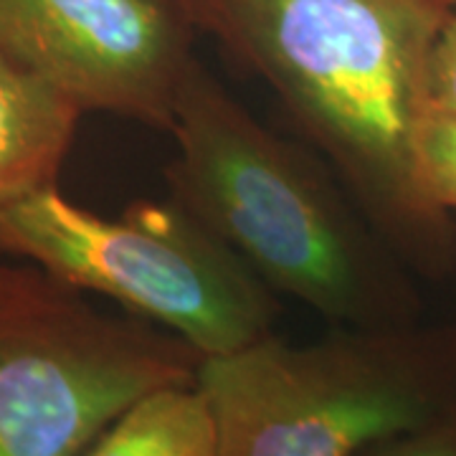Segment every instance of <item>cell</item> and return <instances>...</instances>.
Returning a JSON list of instances; mask_svg holds the SVG:
<instances>
[{"mask_svg":"<svg viewBox=\"0 0 456 456\" xmlns=\"http://www.w3.org/2000/svg\"><path fill=\"white\" fill-rule=\"evenodd\" d=\"M198 33L259 77L391 248L436 266L449 216L413 173L426 82L449 0H180Z\"/></svg>","mask_w":456,"mask_h":456,"instance_id":"cell-1","label":"cell"},{"mask_svg":"<svg viewBox=\"0 0 456 456\" xmlns=\"http://www.w3.org/2000/svg\"><path fill=\"white\" fill-rule=\"evenodd\" d=\"M165 165L167 198L218 236L266 289L335 325H408L388 241L335 170L246 110L206 66H188Z\"/></svg>","mask_w":456,"mask_h":456,"instance_id":"cell-2","label":"cell"},{"mask_svg":"<svg viewBox=\"0 0 456 456\" xmlns=\"http://www.w3.org/2000/svg\"><path fill=\"white\" fill-rule=\"evenodd\" d=\"M216 456H358L456 403V332L338 325L203 358Z\"/></svg>","mask_w":456,"mask_h":456,"instance_id":"cell-3","label":"cell"},{"mask_svg":"<svg viewBox=\"0 0 456 456\" xmlns=\"http://www.w3.org/2000/svg\"><path fill=\"white\" fill-rule=\"evenodd\" d=\"M0 254L163 327L200 358L277 332L281 317L277 294L167 196L110 218L49 185L0 203Z\"/></svg>","mask_w":456,"mask_h":456,"instance_id":"cell-4","label":"cell"},{"mask_svg":"<svg viewBox=\"0 0 456 456\" xmlns=\"http://www.w3.org/2000/svg\"><path fill=\"white\" fill-rule=\"evenodd\" d=\"M200 355L0 254V456H79L147 393L196 383Z\"/></svg>","mask_w":456,"mask_h":456,"instance_id":"cell-5","label":"cell"},{"mask_svg":"<svg viewBox=\"0 0 456 456\" xmlns=\"http://www.w3.org/2000/svg\"><path fill=\"white\" fill-rule=\"evenodd\" d=\"M196 33L180 0H0L5 56L84 114L158 132H170Z\"/></svg>","mask_w":456,"mask_h":456,"instance_id":"cell-6","label":"cell"},{"mask_svg":"<svg viewBox=\"0 0 456 456\" xmlns=\"http://www.w3.org/2000/svg\"><path fill=\"white\" fill-rule=\"evenodd\" d=\"M82 117L64 92L0 51V203L59 185Z\"/></svg>","mask_w":456,"mask_h":456,"instance_id":"cell-7","label":"cell"},{"mask_svg":"<svg viewBox=\"0 0 456 456\" xmlns=\"http://www.w3.org/2000/svg\"><path fill=\"white\" fill-rule=\"evenodd\" d=\"M79 456H216V434L196 383L147 393Z\"/></svg>","mask_w":456,"mask_h":456,"instance_id":"cell-8","label":"cell"},{"mask_svg":"<svg viewBox=\"0 0 456 456\" xmlns=\"http://www.w3.org/2000/svg\"><path fill=\"white\" fill-rule=\"evenodd\" d=\"M413 173L434 211H456V117L428 112L413 137Z\"/></svg>","mask_w":456,"mask_h":456,"instance_id":"cell-9","label":"cell"},{"mask_svg":"<svg viewBox=\"0 0 456 456\" xmlns=\"http://www.w3.org/2000/svg\"><path fill=\"white\" fill-rule=\"evenodd\" d=\"M358 456H456V403L424 424L378 441Z\"/></svg>","mask_w":456,"mask_h":456,"instance_id":"cell-10","label":"cell"},{"mask_svg":"<svg viewBox=\"0 0 456 456\" xmlns=\"http://www.w3.org/2000/svg\"><path fill=\"white\" fill-rule=\"evenodd\" d=\"M428 112L456 117V8L441 28L426 82Z\"/></svg>","mask_w":456,"mask_h":456,"instance_id":"cell-11","label":"cell"},{"mask_svg":"<svg viewBox=\"0 0 456 456\" xmlns=\"http://www.w3.org/2000/svg\"><path fill=\"white\" fill-rule=\"evenodd\" d=\"M449 3H452V5H454V8H456V0H449Z\"/></svg>","mask_w":456,"mask_h":456,"instance_id":"cell-12","label":"cell"}]
</instances>
